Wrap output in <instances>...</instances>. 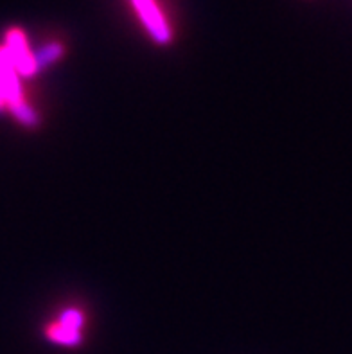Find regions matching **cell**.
Listing matches in <instances>:
<instances>
[{
  "mask_svg": "<svg viewBox=\"0 0 352 354\" xmlns=\"http://www.w3.org/2000/svg\"><path fill=\"white\" fill-rule=\"evenodd\" d=\"M63 54V47L59 44H49L41 47L40 50H36L33 54V67H35V74L41 68L49 67L50 63H54L56 59L62 58Z\"/></svg>",
  "mask_w": 352,
  "mask_h": 354,
  "instance_id": "4",
  "label": "cell"
},
{
  "mask_svg": "<svg viewBox=\"0 0 352 354\" xmlns=\"http://www.w3.org/2000/svg\"><path fill=\"white\" fill-rule=\"evenodd\" d=\"M58 326L68 329V331L80 333L81 326H83V315H81L77 310H67L62 315Z\"/></svg>",
  "mask_w": 352,
  "mask_h": 354,
  "instance_id": "6",
  "label": "cell"
},
{
  "mask_svg": "<svg viewBox=\"0 0 352 354\" xmlns=\"http://www.w3.org/2000/svg\"><path fill=\"white\" fill-rule=\"evenodd\" d=\"M6 50L13 63L17 74L22 76H35V67H33V54L29 53L26 44V36L20 29H11L6 35Z\"/></svg>",
  "mask_w": 352,
  "mask_h": 354,
  "instance_id": "3",
  "label": "cell"
},
{
  "mask_svg": "<svg viewBox=\"0 0 352 354\" xmlns=\"http://www.w3.org/2000/svg\"><path fill=\"white\" fill-rule=\"evenodd\" d=\"M47 337L53 342H58L62 346H77L81 342V335L76 331H68V329L62 328V326H54L47 331Z\"/></svg>",
  "mask_w": 352,
  "mask_h": 354,
  "instance_id": "5",
  "label": "cell"
},
{
  "mask_svg": "<svg viewBox=\"0 0 352 354\" xmlns=\"http://www.w3.org/2000/svg\"><path fill=\"white\" fill-rule=\"evenodd\" d=\"M131 4H133L135 11L138 13L153 40L160 45L169 44L171 38H173L171 29L155 0H131Z\"/></svg>",
  "mask_w": 352,
  "mask_h": 354,
  "instance_id": "2",
  "label": "cell"
},
{
  "mask_svg": "<svg viewBox=\"0 0 352 354\" xmlns=\"http://www.w3.org/2000/svg\"><path fill=\"white\" fill-rule=\"evenodd\" d=\"M4 103L11 106V110L20 119V122L27 126L38 124V115L24 103L17 71H15L13 63L9 59L8 50L2 47L0 49V106Z\"/></svg>",
  "mask_w": 352,
  "mask_h": 354,
  "instance_id": "1",
  "label": "cell"
}]
</instances>
